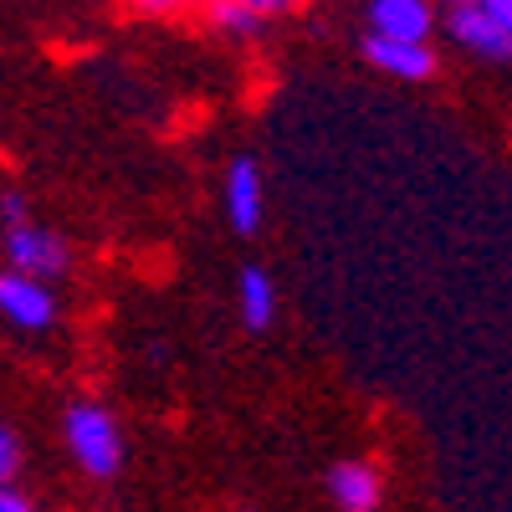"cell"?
<instances>
[{"label":"cell","mask_w":512,"mask_h":512,"mask_svg":"<svg viewBox=\"0 0 512 512\" xmlns=\"http://www.w3.org/2000/svg\"><path fill=\"white\" fill-rule=\"evenodd\" d=\"M482 6H487V16H492V21H497V26L512 36V0H482Z\"/></svg>","instance_id":"cell-12"},{"label":"cell","mask_w":512,"mask_h":512,"mask_svg":"<svg viewBox=\"0 0 512 512\" xmlns=\"http://www.w3.org/2000/svg\"><path fill=\"white\" fill-rule=\"evenodd\" d=\"M6 262H11V272H21L31 282L62 277L67 272V241L36 221H16V226H6Z\"/></svg>","instance_id":"cell-2"},{"label":"cell","mask_w":512,"mask_h":512,"mask_svg":"<svg viewBox=\"0 0 512 512\" xmlns=\"http://www.w3.org/2000/svg\"><path fill=\"white\" fill-rule=\"evenodd\" d=\"M364 57L384 72H395V77H431L436 72V52L425 47V41H390V36H369L364 41Z\"/></svg>","instance_id":"cell-6"},{"label":"cell","mask_w":512,"mask_h":512,"mask_svg":"<svg viewBox=\"0 0 512 512\" xmlns=\"http://www.w3.org/2000/svg\"><path fill=\"white\" fill-rule=\"evenodd\" d=\"M0 512H36V507L26 502V492H16V487H0Z\"/></svg>","instance_id":"cell-13"},{"label":"cell","mask_w":512,"mask_h":512,"mask_svg":"<svg viewBox=\"0 0 512 512\" xmlns=\"http://www.w3.org/2000/svg\"><path fill=\"white\" fill-rule=\"evenodd\" d=\"M282 6H216V11H210V21H216V26H226L231 36H251L256 26H262L267 16H277Z\"/></svg>","instance_id":"cell-10"},{"label":"cell","mask_w":512,"mask_h":512,"mask_svg":"<svg viewBox=\"0 0 512 512\" xmlns=\"http://www.w3.org/2000/svg\"><path fill=\"white\" fill-rule=\"evenodd\" d=\"M328 492H333L338 512H374L379 507V477L364 461H338L328 472Z\"/></svg>","instance_id":"cell-7"},{"label":"cell","mask_w":512,"mask_h":512,"mask_svg":"<svg viewBox=\"0 0 512 512\" xmlns=\"http://www.w3.org/2000/svg\"><path fill=\"white\" fill-rule=\"evenodd\" d=\"M262 169H256L251 159H236L231 169H226V221L241 231V236H251L256 226H262Z\"/></svg>","instance_id":"cell-4"},{"label":"cell","mask_w":512,"mask_h":512,"mask_svg":"<svg viewBox=\"0 0 512 512\" xmlns=\"http://www.w3.org/2000/svg\"><path fill=\"white\" fill-rule=\"evenodd\" d=\"M16 472H21V441L11 436V425H0V487H11Z\"/></svg>","instance_id":"cell-11"},{"label":"cell","mask_w":512,"mask_h":512,"mask_svg":"<svg viewBox=\"0 0 512 512\" xmlns=\"http://www.w3.org/2000/svg\"><path fill=\"white\" fill-rule=\"evenodd\" d=\"M369 21H374V36L425 41V31H431V6H420V0H374Z\"/></svg>","instance_id":"cell-8"},{"label":"cell","mask_w":512,"mask_h":512,"mask_svg":"<svg viewBox=\"0 0 512 512\" xmlns=\"http://www.w3.org/2000/svg\"><path fill=\"white\" fill-rule=\"evenodd\" d=\"M62 436H67V451L77 456V466L88 477H113L118 472L123 446H118V425H113V415L103 405H88V400L67 405Z\"/></svg>","instance_id":"cell-1"},{"label":"cell","mask_w":512,"mask_h":512,"mask_svg":"<svg viewBox=\"0 0 512 512\" xmlns=\"http://www.w3.org/2000/svg\"><path fill=\"white\" fill-rule=\"evenodd\" d=\"M0 318H6L11 328L21 333H41V328H52L57 318V297L47 282H31L21 272H0Z\"/></svg>","instance_id":"cell-3"},{"label":"cell","mask_w":512,"mask_h":512,"mask_svg":"<svg viewBox=\"0 0 512 512\" xmlns=\"http://www.w3.org/2000/svg\"><path fill=\"white\" fill-rule=\"evenodd\" d=\"M446 26H451V36L461 41V47H472L482 57H497V62L512 57V36L487 16V6H451L446 11Z\"/></svg>","instance_id":"cell-5"},{"label":"cell","mask_w":512,"mask_h":512,"mask_svg":"<svg viewBox=\"0 0 512 512\" xmlns=\"http://www.w3.org/2000/svg\"><path fill=\"white\" fill-rule=\"evenodd\" d=\"M277 313V292H272V277L262 267H246L241 272V318L246 328H267Z\"/></svg>","instance_id":"cell-9"}]
</instances>
